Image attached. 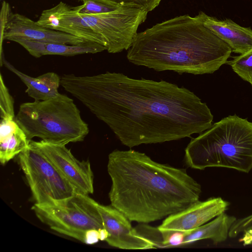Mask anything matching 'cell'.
Returning <instances> with one entry per match:
<instances>
[{
    "instance_id": "cell-27",
    "label": "cell",
    "mask_w": 252,
    "mask_h": 252,
    "mask_svg": "<svg viewBox=\"0 0 252 252\" xmlns=\"http://www.w3.org/2000/svg\"><path fill=\"white\" fill-rule=\"evenodd\" d=\"M250 83L251 84L252 87V78H251V81H250Z\"/></svg>"
},
{
    "instance_id": "cell-26",
    "label": "cell",
    "mask_w": 252,
    "mask_h": 252,
    "mask_svg": "<svg viewBox=\"0 0 252 252\" xmlns=\"http://www.w3.org/2000/svg\"><path fill=\"white\" fill-rule=\"evenodd\" d=\"M99 240L105 241L108 236V233L105 228H101L98 230Z\"/></svg>"
},
{
    "instance_id": "cell-9",
    "label": "cell",
    "mask_w": 252,
    "mask_h": 252,
    "mask_svg": "<svg viewBox=\"0 0 252 252\" xmlns=\"http://www.w3.org/2000/svg\"><path fill=\"white\" fill-rule=\"evenodd\" d=\"M30 142L38 148L78 192L89 195L94 192V175L89 160L80 161L65 145L42 140Z\"/></svg>"
},
{
    "instance_id": "cell-14",
    "label": "cell",
    "mask_w": 252,
    "mask_h": 252,
    "mask_svg": "<svg viewBox=\"0 0 252 252\" xmlns=\"http://www.w3.org/2000/svg\"><path fill=\"white\" fill-rule=\"evenodd\" d=\"M203 24L226 43L232 52L243 54L252 48V29L237 24L230 19L219 20L206 14Z\"/></svg>"
},
{
    "instance_id": "cell-1",
    "label": "cell",
    "mask_w": 252,
    "mask_h": 252,
    "mask_svg": "<svg viewBox=\"0 0 252 252\" xmlns=\"http://www.w3.org/2000/svg\"><path fill=\"white\" fill-rule=\"evenodd\" d=\"M61 85L132 148L190 137L212 126L207 104L189 89L122 73L65 74Z\"/></svg>"
},
{
    "instance_id": "cell-25",
    "label": "cell",
    "mask_w": 252,
    "mask_h": 252,
    "mask_svg": "<svg viewBox=\"0 0 252 252\" xmlns=\"http://www.w3.org/2000/svg\"><path fill=\"white\" fill-rule=\"evenodd\" d=\"M99 240L98 230L91 229L88 230L85 237V243L87 244H94Z\"/></svg>"
},
{
    "instance_id": "cell-23",
    "label": "cell",
    "mask_w": 252,
    "mask_h": 252,
    "mask_svg": "<svg viewBox=\"0 0 252 252\" xmlns=\"http://www.w3.org/2000/svg\"><path fill=\"white\" fill-rule=\"evenodd\" d=\"M252 223V215L236 220L230 229L229 237L230 238L236 237L240 233L243 232L244 230Z\"/></svg>"
},
{
    "instance_id": "cell-17",
    "label": "cell",
    "mask_w": 252,
    "mask_h": 252,
    "mask_svg": "<svg viewBox=\"0 0 252 252\" xmlns=\"http://www.w3.org/2000/svg\"><path fill=\"white\" fill-rule=\"evenodd\" d=\"M25 133L14 120L1 119L0 124V161L4 164L29 145Z\"/></svg>"
},
{
    "instance_id": "cell-19",
    "label": "cell",
    "mask_w": 252,
    "mask_h": 252,
    "mask_svg": "<svg viewBox=\"0 0 252 252\" xmlns=\"http://www.w3.org/2000/svg\"><path fill=\"white\" fill-rule=\"evenodd\" d=\"M226 63L243 80L250 82L252 78V48L245 53L233 57Z\"/></svg>"
},
{
    "instance_id": "cell-21",
    "label": "cell",
    "mask_w": 252,
    "mask_h": 252,
    "mask_svg": "<svg viewBox=\"0 0 252 252\" xmlns=\"http://www.w3.org/2000/svg\"><path fill=\"white\" fill-rule=\"evenodd\" d=\"M14 99L4 82L2 74L0 75V116L3 120H14L15 116Z\"/></svg>"
},
{
    "instance_id": "cell-13",
    "label": "cell",
    "mask_w": 252,
    "mask_h": 252,
    "mask_svg": "<svg viewBox=\"0 0 252 252\" xmlns=\"http://www.w3.org/2000/svg\"><path fill=\"white\" fill-rule=\"evenodd\" d=\"M229 205V203L221 197L198 200L186 209L166 217L158 228L160 230H191L225 212Z\"/></svg>"
},
{
    "instance_id": "cell-28",
    "label": "cell",
    "mask_w": 252,
    "mask_h": 252,
    "mask_svg": "<svg viewBox=\"0 0 252 252\" xmlns=\"http://www.w3.org/2000/svg\"><path fill=\"white\" fill-rule=\"evenodd\" d=\"M80 1H82L83 2L85 1V0H79Z\"/></svg>"
},
{
    "instance_id": "cell-12",
    "label": "cell",
    "mask_w": 252,
    "mask_h": 252,
    "mask_svg": "<svg viewBox=\"0 0 252 252\" xmlns=\"http://www.w3.org/2000/svg\"><path fill=\"white\" fill-rule=\"evenodd\" d=\"M36 22L42 27L105 46L102 37L93 31L79 14L77 6L72 7L61 1L55 6L43 10Z\"/></svg>"
},
{
    "instance_id": "cell-2",
    "label": "cell",
    "mask_w": 252,
    "mask_h": 252,
    "mask_svg": "<svg viewBox=\"0 0 252 252\" xmlns=\"http://www.w3.org/2000/svg\"><path fill=\"white\" fill-rule=\"evenodd\" d=\"M111 205L130 221L148 223L179 212L199 200L201 187L186 169L153 160L145 153L109 154Z\"/></svg>"
},
{
    "instance_id": "cell-4",
    "label": "cell",
    "mask_w": 252,
    "mask_h": 252,
    "mask_svg": "<svg viewBox=\"0 0 252 252\" xmlns=\"http://www.w3.org/2000/svg\"><path fill=\"white\" fill-rule=\"evenodd\" d=\"M185 160L193 169L225 167L249 173L252 169V122L236 115L222 119L190 140Z\"/></svg>"
},
{
    "instance_id": "cell-24",
    "label": "cell",
    "mask_w": 252,
    "mask_h": 252,
    "mask_svg": "<svg viewBox=\"0 0 252 252\" xmlns=\"http://www.w3.org/2000/svg\"><path fill=\"white\" fill-rule=\"evenodd\" d=\"M243 232V236L239 239V242H243L244 246L252 245V223L247 226Z\"/></svg>"
},
{
    "instance_id": "cell-18",
    "label": "cell",
    "mask_w": 252,
    "mask_h": 252,
    "mask_svg": "<svg viewBox=\"0 0 252 252\" xmlns=\"http://www.w3.org/2000/svg\"><path fill=\"white\" fill-rule=\"evenodd\" d=\"M236 220L235 217L224 212L208 223L188 231L182 247L203 239H211L215 244L224 242L229 236L230 229Z\"/></svg>"
},
{
    "instance_id": "cell-5",
    "label": "cell",
    "mask_w": 252,
    "mask_h": 252,
    "mask_svg": "<svg viewBox=\"0 0 252 252\" xmlns=\"http://www.w3.org/2000/svg\"><path fill=\"white\" fill-rule=\"evenodd\" d=\"M15 120L28 140L38 137L49 143L66 145L83 141L89 132L73 99L65 94L21 104Z\"/></svg>"
},
{
    "instance_id": "cell-20",
    "label": "cell",
    "mask_w": 252,
    "mask_h": 252,
    "mask_svg": "<svg viewBox=\"0 0 252 252\" xmlns=\"http://www.w3.org/2000/svg\"><path fill=\"white\" fill-rule=\"evenodd\" d=\"M122 4L108 0H85L82 5L77 7L80 14L95 15L113 11Z\"/></svg>"
},
{
    "instance_id": "cell-10",
    "label": "cell",
    "mask_w": 252,
    "mask_h": 252,
    "mask_svg": "<svg viewBox=\"0 0 252 252\" xmlns=\"http://www.w3.org/2000/svg\"><path fill=\"white\" fill-rule=\"evenodd\" d=\"M22 39L37 42L81 45L87 42L71 34L40 26L28 17L12 11L5 26L0 29V52L4 40Z\"/></svg>"
},
{
    "instance_id": "cell-3",
    "label": "cell",
    "mask_w": 252,
    "mask_h": 252,
    "mask_svg": "<svg viewBox=\"0 0 252 252\" xmlns=\"http://www.w3.org/2000/svg\"><path fill=\"white\" fill-rule=\"evenodd\" d=\"M206 14L176 16L138 33L128 49V61L157 71L214 73L226 63L232 50L205 27Z\"/></svg>"
},
{
    "instance_id": "cell-7",
    "label": "cell",
    "mask_w": 252,
    "mask_h": 252,
    "mask_svg": "<svg viewBox=\"0 0 252 252\" xmlns=\"http://www.w3.org/2000/svg\"><path fill=\"white\" fill-rule=\"evenodd\" d=\"M18 157L35 203L56 204L77 192L71 184L30 141L28 147Z\"/></svg>"
},
{
    "instance_id": "cell-22",
    "label": "cell",
    "mask_w": 252,
    "mask_h": 252,
    "mask_svg": "<svg viewBox=\"0 0 252 252\" xmlns=\"http://www.w3.org/2000/svg\"><path fill=\"white\" fill-rule=\"evenodd\" d=\"M119 4H134L140 6L148 12L156 8L161 0H108Z\"/></svg>"
},
{
    "instance_id": "cell-16",
    "label": "cell",
    "mask_w": 252,
    "mask_h": 252,
    "mask_svg": "<svg viewBox=\"0 0 252 252\" xmlns=\"http://www.w3.org/2000/svg\"><path fill=\"white\" fill-rule=\"evenodd\" d=\"M23 47L29 54L35 58L45 55L73 56L84 54H95L106 50L105 46L89 42L81 45L37 42L22 39L13 40Z\"/></svg>"
},
{
    "instance_id": "cell-15",
    "label": "cell",
    "mask_w": 252,
    "mask_h": 252,
    "mask_svg": "<svg viewBox=\"0 0 252 252\" xmlns=\"http://www.w3.org/2000/svg\"><path fill=\"white\" fill-rule=\"evenodd\" d=\"M0 63L21 79L27 87L26 93L34 100H45L60 94L58 89L61 77L56 73L49 72L36 77L30 76L19 71L8 62L3 53L0 54Z\"/></svg>"
},
{
    "instance_id": "cell-6",
    "label": "cell",
    "mask_w": 252,
    "mask_h": 252,
    "mask_svg": "<svg viewBox=\"0 0 252 252\" xmlns=\"http://www.w3.org/2000/svg\"><path fill=\"white\" fill-rule=\"evenodd\" d=\"M98 203L88 195L77 192L56 204L35 203L32 209L52 230L85 243L88 230L104 228Z\"/></svg>"
},
{
    "instance_id": "cell-8",
    "label": "cell",
    "mask_w": 252,
    "mask_h": 252,
    "mask_svg": "<svg viewBox=\"0 0 252 252\" xmlns=\"http://www.w3.org/2000/svg\"><path fill=\"white\" fill-rule=\"evenodd\" d=\"M148 13L138 5L123 4L117 9L108 13L79 14L93 31L102 37L107 52L117 53L130 47L139 26L145 21Z\"/></svg>"
},
{
    "instance_id": "cell-11",
    "label": "cell",
    "mask_w": 252,
    "mask_h": 252,
    "mask_svg": "<svg viewBox=\"0 0 252 252\" xmlns=\"http://www.w3.org/2000/svg\"><path fill=\"white\" fill-rule=\"evenodd\" d=\"M103 227L108 233L105 241L111 246L124 250L155 249L153 243L133 228L130 220L119 210L110 205L98 203Z\"/></svg>"
}]
</instances>
